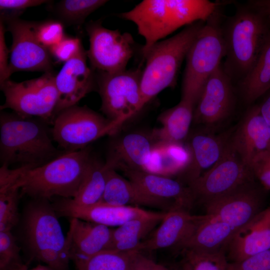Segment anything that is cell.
<instances>
[{
    "label": "cell",
    "instance_id": "29",
    "mask_svg": "<svg viewBox=\"0 0 270 270\" xmlns=\"http://www.w3.org/2000/svg\"><path fill=\"white\" fill-rule=\"evenodd\" d=\"M204 215L205 218L180 250L208 252L226 250L228 243L238 228L224 222L208 220Z\"/></svg>",
    "mask_w": 270,
    "mask_h": 270
},
{
    "label": "cell",
    "instance_id": "4",
    "mask_svg": "<svg viewBox=\"0 0 270 270\" xmlns=\"http://www.w3.org/2000/svg\"><path fill=\"white\" fill-rule=\"evenodd\" d=\"M22 224L24 240L31 256L52 270H68L66 236L49 200L32 199L25 208Z\"/></svg>",
    "mask_w": 270,
    "mask_h": 270
},
{
    "label": "cell",
    "instance_id": "1",
    "mask_svg": "<svg viewBox=\"0 0 270 270\" xmlns=\"http://www.w3.org/2000/svg\"><path fill=\"white\" fill-rule=\"evenodd\" d=\"M218 6L208 0H144L119 16L134 23L144 38V57L154 44L180 27L206 22Z\"/></svg>",
    "mask_w": 270,
    "mask_h": 270
},
{
    "label": "cell",
    "instance_id": "8",
    "mask_svg": "<svg viewBox=\"0 0 270 270\" xmlns=\"http://www.w3.org/2000/svg\"><path fill=\"white\" fill-rule=\"evenodd\" d=\"M142 72L139 68L115 73L98 72L96 74L100 110L116 130L144 106L140 92Z\"/></svg>",
    "mask_w": 270,
    "mask_h": 270
},
{
    "label": "cell",
    "instance_id": "33",
    "mask_svg": "<svg viewBox=\"0 0 270 270\" xmlns=\"http://www.w3.org/2000/svg\"><path fill=\"white\" fill-rule=\"evenodd\" d=\"M182 251V270H226L228 262L226 250L214 252L192 249Z\"/></svg>",
    "mask_w": 270,
    "mask_h": 270
},
{
    "label": "cell",
    "instance_id": "13",
    "mask_svg": "<svg viewBox=\"0 0 270 270\" xmlns=\"http://www.w3.org/2000/svg\"><path fill=\"white\" fill-rule=\"evenodd\" d=\"M6 30L12 36L8 71L52 72V61L48 48L38 40L35 22L22 20L17 16L0 14Z\"/></svg>",
    "mask_w": 270,
    "mask_h": 270
},
{
    "label": "cell",
    "instance_id": "19",
    "mask_svg": "<svg viewBox=\"0 0 270 270\" xmlns=\"http://www.w3.org/2000/svg\"><path fill=\"white\" fill-rule=\"evenodd\" d=\"M204 216L192 215L188 210L182 209L168 211L154 232L140 242L136 250L140 252L168 248L180 250Z\"/></svg>",
    "mask_w": 270,
    "mask_h": 270
},
{
    "label": "cell",
    "instance_id": "40",
    "mask_svg": "<svg viewBox=\"0 0 270 270\" xmlns=\"http://www.w3.org/2000/svg\"><path fill=\"white\" fill-rule=\"evenodd\" d=\"M250 168L255 178L262 186L270 190V152L265 150L257 154L252 160Z\"/></svg>",
    "mask_w": 270,
    "mask_h": 270
},
{
    "label": "cell",
    "instance_id": "6",
    "mask_svg": "<svg viewBox=\"0 0 270 270\" xmlns=\"http://www.w3.org/2000/svg\"><path fill=\"white\" fill-rule=\"evenodd\" d=\"M270 28L266 16L250 5L238 9L231 18L223 29L226 48L223 68L230 78L236 75L242 80L250 71Z\"/></svg>",
    "mask_w": 270,
    "mask_h": 270
},
{
    "label": "cell",
    "instance_id": "38",
    "mask_svg": "<svg viewBox=\"0 0 270 270\" xmlns=\"http://www.w3.org/2000/svg\"><path fill=\"white\" fill-rule=\"evenodd\" d=\"M83 48L78 38L66 36L58 43L48 50L52 57L59 62L65 63L76 56Z\"/></svg>",
    "mask_w": 270,
    "mask_h": 270
},
{
    "label": "cell",
    "instance_id": "48",
    "mask_svg": "<svg viewBox=\"0 0 270 270\" xmlns=\"http://www.w3.org/2000/svg\"><path fill=\"white\" fill-rule=\"evenodd\" d=\"M152 270H168L164 266L154 262Z\"/></svg>",
    "mask_w": 270,
    "mask_h": 270
},
{
    "label": "cell",
    "instance_id": "10",
    "mask_svg": "<svg viewBox=\"0 0 270 270\" xmlns=\"http://www.w3.org/2000/svg\"><path fill=\"white\" fill-rule=\"evenodd\" d=\"M52 124V140L67 152L86 148L92 142L117 130L106 117L86 106L77 105L60 112Z\"/></svg>",
    "mask_w": 270,
    "mask_h": 270
},
{
    "label": "cell",
    "instance_id": "16",
    "mask_svg": "<svg viewBox=\"0 0 270 270\" xmlns=\"http://www.w3.org/2000/svg\"><path fill=\"white\" fill-rule=\"evenodd\" d=\"M86 50L83 48L76 56L64 63L56 75L58 99L53 120L60 112L76 105L94 87L96 74L88 66Z\"/></svg>",
    "mask_w": 270,
    "mask_h": 270
},
{
    "label": "cell",
    "instance_id": "32",
    "mask_svg": "<svg viewBox=\"0 0 270 270\" xmlns=\"http://www.w3.org/2000/svg\"><path fill=\"white\" fill-rule=\"evenodd\" d=\"M104 0H62L52 6V10L58 20L67 26L82 24L92 12L104 5Z\"/></svg>",
    "mask_w": 270,
    "mask_h": 270
},
{
    "label": "cell",
    "instance_id": "27",
    "mask_svg": "<svg viewBox=\"0 0 270 270\" xmlns=\"http://www.w3.org/2000/svg\"><path fill=\"white\" fill-rule=\"evenodd\" d=\"M195 106L184 100L164 111L158 116L160 127L150 136L155 142H182L187 138L193 120Z\"/></svg>",
    "mask_w": 270,
    "mask_h": 270
},
{
    "label": "cell",
    "instance_id": "12",
    "mask_svg": "<svg viewBox=\"0 0 270 270\" xmlns=\"http://www.w3.org/2000/svg\"><path fill=\"white\" fill-rule=\"evenodd\" d=\"M86 31L90 42L87 56L94 70L115 73L126 70L134 50L131 34L106 28L100 20L90 22Z\"/></svg>",
    "mask_w": 270,
    "mask_h": 270
},
{
    "label": "cell",
    "instance_id": "37",
    "mask_svg": "<svg viewBox=\"0 0 270 270\" xmlns=\"http://www.w3.org/2000/svg\"><path fill=\"white\" fill-rule=\"evenodd\" d=\"M20 248L11 230L0 232V270L21 264Z\"/></svg>",
    "mask_w": 270,
    "mask_h": 270
},
{
    "label": "cell",
    "instance_id": "11",
    "mask_svg": "<svg viewBox=\"0 0 270 270\" xmlns=\"http://www.w3.org/2000/svg\"><path fill=\"white\" fill-rule=\"evenodd\" d=\"M230 138L217 162L188 186L194 202L204 204L254 181L250 166L232 146Z\"/></svg>",
    "mask_w": 270,
    "mask_h": 270
},
{
    "label": "cell",
    "instance_id": "24",
    "mask_svg": "<svg viewBox=\"0 0 270 270\" xmlns=\"http://www.w3.org/2000/svg\"><path fill=\"white\" fill-rule=\"evenodd\" d=\"M155 141L150 135L131 132L112 140L105 166L114 170L128 168L144 170L150 157Z\"/></svg>",
    "mask_w": 270,
    "mask_h": 270
},
{
    "label": "cell",
    "instance_id": "23",
    "mask_svg": "<svg viewBox=\"0 0 270 270\" xmlns=\"http://www.w3.org/2000/svg\"><path fill=\"white\" fill-rule=\"evenodd\" d=\"M230 136H216L208 132H196L186 144L190 160L180 174L183 184L188 186L210 168L221 157Z\"/></svg>",
    "mask_w": 270,
    "mask_h": 270
},
{
    "label": "cell",
    "instance_id": "26",
    "mask_svg": "<svg viewBox=\"0 0 270 270\" xmlns=\"http://www.w3.org/2000/svg\"><path fill=\"white\" fill-rule=\"evenodd\" d=\"M167 212L150 211L113 230L111 241L106 250L120 252L136 250L146 235L160 223Z\"/></svg>",
    "mask_w": 270,
    "mask_h": 270
},
{
    "label": "cell",
    "instance_id": "3",
    "mask_svg": "<svg viewBox=\"0 0 270 270\" xmlns=\"http://www.w3.org/2000/svg\"><path fill=\"white\" fill-rule=\"evenodd\" d=\"M92 157L90 148L86 147L66 152L40 166L26 168L18 180L20 196L48 200L56 196L74 198Z\"/></svg>",
    "mask_w": 270,
    "mask_h": 270
},
{
    "label": "cell",
    "instance_id": "35",
    "mask_svg": "<svg viewBox=\"0 0 270 270\" xmlns=\"http://www.w3.org/2000/svg\"><path fill=\"white\" fill-rule=\"evenodd\" d=\"M20 192L16 182L0 186V232L11 230L18 224Z\"/></svg>",
    "mask_w": 270,
    "mask_h": 270
},
{
    "label": "cell",
    "instance_id": "2",
    "mask_svg": "<svg viewBox=\"0 0 270 270\" xmlns=\"http://www.w3.org/2000/svg\"><path fill=\"white\" fill-rule=\"evenodd\" d=\"M43 120L24 118L4 110L0 114V162L1 166L13 164L34 168L66 152L53 144Z\"/></svg>",
    "mask_w": 270,
    "mask_h": 270
},
{
    "label": "cell",
    "instance_id": "34",
    "mask_svg": "<svg viewBox=\"0 0 270 270\" xmlns=\"http://www.w3.org/2000/svg\"><path fill=\"white\" fill-rule=\"evenodd\" d=\"M138 252L104 250L90 258L78 270H129Z\"/></svg>",
    "mask_w": 270,
    "mask_h": 270
},
{
    "label": "cell",
    "instance_id": "36",
    "mask_svg": "<svg viewBox=\"0 0 270 270\" xmlns=\"http://www.w3.org/2000/svg\"><path fill=\"white\" fill-rule=\"evenodd\" d=\"M36 34L38 42L47 48L58 43L66 36L64 24L58 20L36 22Z\"/></svg>",
    "mask_w": 270,
    "mask_h": 270
},
{
    "label": "cell",
    "instance_id": "5",
    "mask_svg": "<svg viewBox=\"0 0 270 270\" xmlns=\"http://www.w3.org/2000/svg\"><path fill=\"white\" fill-rule=\"evenodd\" d=\"M205 22L186 26L172 36L154 44L144 56L140 92L144 106L165 88L172 86L188 50Z\"/></svg>",
    "mask_w": 270,
    "mask_h": 270
},
{
    "label": "cell",
    "instance_id": "17",
    "mask_svg": "<svg viewBox=\"0 0 270 270\" xmlns=\"http://www.w3.org/2000/svg\"><path fill=\"white\" fill-rule=\"evenodd\" d=\"M70 220L67 246L70 260L78 270L90 258L106 250L114 229L76 218Z\"/></svg>",
    "mask_w": 270,
    "mask_h": 270
},
{
    "label": "cell",
    "instance_id": "46",
    "mask_svg": "<svg viewBox=\"0 0 270 270\" xmlns=\"http://www.w3.org/2000/svg\"><path fill=\"white\" fill-rule=\"evenodd\" d=\"M28 269L26 264L21 263L11 266L5 270H27Z\"/></svg>",
    "mask_w": 270,
    "mask_h": 270
},
{
    "label": "cell",
    "instance_id": "14",
    "mask_svg": "<svg viewBox=\"0 0 270 270\" xmlns=\"http://www.w3.org/2000/svg\"><path fill=\"white\" fill-rule=\"evenodd\" d=\"M263 195L254 181L204 204L206 220L239 228L262 210Z\"/></svg>",
    "mask_w": 270,
    "mask_h": 270
},
{
    "label": "cell",
    "instance_id": "39",
    "mask_svg": "<svg viewBox=\"0 0 270 270\" xmlns=\"http://www.w3.org/2000/svg\"><path fill=\"white\" fill-rule=\"evenodd\" d=\"M226 270H270V249L239 262H228Z\"/></svg>",
    "mask_w": 270,
    "mask_h": 270
},
{
    "label": "cell",
    "instance_id": "31",
    "mask_svg": "<svg viewBox=\"0 0 270 270\" xmlns=\"http://www.w3.org/2000/svg\"><path fill=\"white\" fill-rule=\"evenodd\" d=\"M108 170L104 162L92 156L78 192L72 200L83 206L100 202L104 193Z\"/></svg>",
    "mask_w": 270,
    "mask_h": 270
},
{
    "label": "cell",
    "instance_id": "47",
    "mask_svg": "<svg viewBox=\"0 0 270 270\" xmlns=\"http://www.w3.org/2000/svg\"><path fill=\"white\" fill-rule=\"evenodd\" d=\"M27 270H52L48 266L38 264L32 269H30V270L28 269Z\"/></svg>",
    "mask_w": 270,
    "mask_h": 270
},
{
    "label": "cell",
    "instance_id": "15",
    "mask_svg": "<svg viewBox=\"0 0 270 270\" xmlns=\"http://www.w3.org/2000/svg\"><path fill=\"white\" fill-rule=\"evenodd\" d=\"M234 104L232 78L220 64L204 85L194 108L193 120L208 127L214 126L230 115Z\"/></svg>",
    "mask_w": 270,
    "mask_h": 270
},
{
    "label": "cell",
    "instance_id": "28",
    "mask_svg": "<svg viewBox=\"0 0 270 270\" xmlns=\"http://www.w3.org/2000/svg\"><path fill=\"white\" fill-rule=\"evenodd\" d=\"M190 160V154L186 144L155 142L150 158L144 170L170 177L172 174H180Z\"/></svg>",
    "mask_w": 270,
    "mask_h": 270
},
{
    "label": "cell",
    "instance_id": "22",
    "mask_svg": "<svg viewBox=\"0 0 270 270\" xmlns=\"http://www.w3.org/2000/svg\"><path fill=\"white\" fill-rule=\"evenodd\" d=\"M231 145L244 162L250 166L258 153L270 152V127L262 116L260 106L250 110L234 134Z\"/></svg>",
    "mask_w": 270,
    "mask_h": 270
},
{
    "label": "cell",
    "instance_id": "30",
    "mask_svg": "<svg viewBox=\"0 0 270 270\" xmlns=\"http://www.w3.org/2000/svg\"><path fill=\"white\" fill-rule=\"evenodd\" d=\"M240 82L248 103L254 102L270 88V28L254 66Z\"/></svg>",
    "mask_w": 270,
    "mask_h": 270
},
{
    "label": "cell",
    "instance_id": "20",
    "mask_svg": "<svg viewBox=\"0 0 270 270\" xmlns=\"http://www.w3.org/2000/svg\"><path fill=\"white\" fill-rule=\"evenodd\" d=\"M270 249V206L237 230L228 245L226 255L230 262H239Z\"/></svg>",
    "mask_w": 270,
    "mask_h": 270
},
{
    "label": "cell",
    "instance_id": "7",
    "mask_svg": "<svg viewBox=\"0 0 270 270\" xmlns=\"http://www.w3.org/2000/svg\"><path fill=\"white\" fill-rule=\"evenodd\" d=\"M216 14V12L205 22L186 57L181 99L195 106L207 80L226 56L223 28Z\"/></svg>",
    "mask_w": 270,
    "mask_h": 270
},
{
    "label": "cell",
    "instance_id": "42",
    "mask_svg": "<svg viewBox=\"0 0 270 270\" xmlns=\"http://www.w3.org/2000/svg\"><path fill=\"white\" fill-rule=\"evenodd\" d=\"M5 28L4 22H0V84L10 79L8 71V56L10 50L8 49L5 40Z\"/></svg>",
    "mask_w": 270,
    "mask_h": 270
},
{
    "label": "cell",
    "instance_id": "45",
    "mask_svg": "<svg viewBox=\"0 0 270 270\" xmlns=\"http://www.w3.org/2000/svg\"><path fill=\"white\" fill-rule=\"evenodd\" d=\"M260 108L262 116L270 127V96L260 106Z\"/></svg>",
    "mask_w": 270,
    "mask_h": 270
},
{
    "label": "cell",
    "instance_id": "41",
    "mask_svg": "<svg viewBox=\"0 0 270 270\" xmlns=\"http://www.w3.org/2000/svg\"><path fill=\"white\" fill-rule=\"evenodd\" d=\"M50 2L45 0H0V10L2 12H8L1 14L18 16L20 12Z\"/></svg>",
    "mask_w": 270,
    "mask_h": 270
},
{
    "label": "cell",
    "instance_id": "18",
    "mask_svg": "<svg viewBox=\"0 0 270 270\" xmlns=\"http://www.w3.org/2000/svg\"><path fill=\"white\" fill-rule=\"evenodd\" d=\"M52 204L58 216L76 218L109 227H118L150 212L138 206H115L102 202L83 206L75 203L71 198H66Z\"/></svg>",
    "mask_w": 270,
    "mask_h": 270
},
{
    "label": "cell",
    "instance_id": "44",
    "mask_svg": "<svg viewBox=\"0 0 270 270\" xmlns=\"http://www.w3.org/2000/svg\"><path fill=\"white\" fill-rule=\"evenodd\" d=\"M249 4L264 15L270 23V0H252Z\"/></svg>",
    "mask_w": 270,
    "mask_h": 270
},
{
    "label": "cell",
    "instance_id": "43",
    "mask_svg": "<svg viewBox=\"0 0 270 270\" xmlns=\"http://www.w3.org/2000/svg\"><path fill=\"white\" fill-rule=\"evenodd\" d=\"M154 262L138 252L134 256L129 270H152Z\"/></svg>",
    "mask_w": 270,
    "mask_h": 270
},
{
    "label": "cell",
    "instance_id": "9",
    "mask_svg": "<svg viewBox=\"0 0 270 270\" xmlns=\"http://www.w3.org/2000/svg\"><path fill=\"white\" fill-rule=\"evenodd\" d=\"M56 75L50 72L21 82L6 80L0 84L5 97L0 111L9 108L20 116H36L52 124L58 99Z\"/></svg>",
    "mask_w": 270,
    "mask_h": 270
},
{
    "label": "cell",
    "instance_id": "21",
    "mask_svg": "<svg viewBox=\"0 0 270 270\" xmlns=\"http://www.w3.org/2000/svg\"><path fill=\"white\" fill-rule=\"evenodd\" d=\"M128 178L150 196L188 210L194 202L190 188L179 180L142 170L123 168Z\"/></svg>",
    "mask_w": 270,
    "mask_h": 270
},
{
    "label": "cell",
    "instance_id": "25",
    "mask_svg": "<svg viewBox=\"0 0 270 270\" xmlns=\"http://www.w3.org/2000/svg\"><path fill=\"white\" fill-rule=\"evenodd\" d=\"M100 202L120 206H147L164 212L178 209L174 204L156 198L136 184L109 168L102 197Z\"/></svg>",
    "mask_w": 270,
    "mask_h": 270
}]
</instances>
